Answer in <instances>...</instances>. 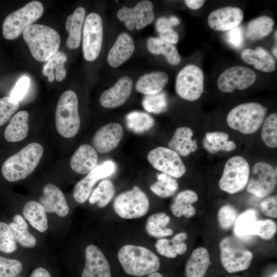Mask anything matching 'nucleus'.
<instances>
[{"instance_id":"obj_1","label":"nucleus","mask_w":277,"mask_h":277,"mask_svg":"<svg viewBox=\"0 0 277 277\" xmlns=\"http://www.w3.org/2000/svg\"><path fill=\"white\" fill-rule=\"evenodd\" d=\"M118 261L127 274L137 277L157 272L160 260L150 249L141 246L125 245L117 253Z\"/></svg>"},{"instance_id":"obj_2","label":"nucleus","mask_w":277,"mask_h":277,"mask_svg":"<svg viewBox=\"0 0 277 277\" xmlns=\"http://www.w3.org/2000/svg\"><path fill=\"white\" fill-rule=\"evenodd\" d=\"M43 153L44 148L40 144H28L5 161L2 167L3 176L11 182L25 179L36 168Z\"/></svg>"},{"instance_id":"obj_3","label":"nucleus","mask_w":277,"mask_h":277,"mask_svg":"<svg viewBox=\"0 0 277 277\" xmlns=\"http://www.w3.org/2000/svg\"><path fill=\"white\" fill-rule=\"evenodd\" d=\"M23 36L32 56L38 61H48L58 51L60 34L49 26L32 24L24 30Z\"/></svg>"},{"instance_id":"obj_4","label":"nucleus","mask_w":277,"mask_h":277,"mask_svg":"<svg viewBox=\"0 0 277 277\" xmlns=\"http://www.w3.org/2000/svg\"><path fill=\"white\" fill-rule=\"evenodd\" d=\"M56 129L62 136L72 138L80 129L81 120L78 97L72 90L64 92L60 96L55 113Z\"/></svg>"},{"instance_id":"obj_5","label":"nucleus","mask_w":277,"mask_h":277,"mask_svg":"<svg viewBox=\"0 0 277 277\" xmlns=\"http://www.w3.org/2000/svg\"><path fill=\"white\" fill-rule=\"evenodd\" d=\"M267 109L262 105L249 102L239 105L231 109L226 121L232 129L244 134L256 132L262 125Z\"/></svg>"},{"instance_id":"obj_6","label":"nucleus","mask_w":277,"mask_h":277,"mask_svg":"<svg viewBox=\"0 0 277 277\" xmlns=\"http://www.w3.org/2000/svg\"><path fill=\"white\" fill-rule=\"evenodd\" d=\"M44 6L37 1H32L9 14L3 25V34L8 40L17 38L29 26L42 15Z\"/></svg>"},{"instance_id":"obj_7","label":"nucleus","mask_w":277,"mask_h":277,"mask_svg":"<svg viewBox=\"0 0 277 277\" xmlns=\"http://www.w3.org/2000/svg\"><path fill=\"white\" fill-rule=\"evenodd\" d=\"M220 259L225 269L229 273L247 270L252 260V252L230 236L224 238L220 242Z\"/></svg>"},{"instance_id":"obj_8","label":"nucleus","mask_w":277,"mask_h":277,"mask_svg":"<svg viewBox=\"0 0 277 277\" xmlns=\"http://www.w3.org/2000/svg\"><path fill=\"white\" fill-rule=\"evenodd\" d=\"M250 179V167L243 156L236 155L226 162L219 181L220 188L229 194H235L243 190Z\"/></svg>"},{"instance_id":"obj_9","label":"nucleus","mask_w":277,"mask_h":277,"mask_svg":"<svg viewBox=\"0 0 277 277\" xmlns=\"http://www.w3.org/2000/svg\"><path fill=\"white\" fill-rule=\"evenodd\" d=\"M113 208L120 217L133 219L144 216L149 209L147 195L137 186L119 194L114 199Z\"/></svg>"},{"instance_id":"obj_10","label":"nucleus","mask_w":277,"mask_h":277,"mask_svg":"<svg viewBox=\"0 0 277 277\" xmlns=\"http://www.w3.org/2000/svg\"><path fill=\"white\" fill-rule=\"evenodd\" d=\"M204 75L198 66L189 64L178 73L175 81V91L177 95L188 101H195L204 91Z\"/></svg>"},{"instance_id":"obj_11","label":"nucleus","mask_w":277,"mask_h":277,"mask_svg":"<svg viewBox=\"0 0 277 277\" xmlns=\"http://www.w3.org/2000/svg\"><path fill=\"white\" fill-rule=\"evenodd\" d=\"M103 38L102 19L95 12L89 14L85 21L83 31V53L84 58L89 62L98 56L102 49Z\"/></svg>"},{"instance_id":"obj_12","label":"nucleus","mask_w":277,"mask_h":277,"mask_svg":"<svg viewBox=\"0 0 277 277\" xmlns=\"http://www.w3.org/2000/svg\"><path fill=\"white\" fill-rule=\"evenodd\" d=\"M276 183V168L274 169L267 163L259 162L252 167L247 190L255 196L264 198L272 193Z\"/></svg>"},{"instance_id":"obj_13","label":"nucleus","mask_w":277,"mask_h":277,"mask_svg":"<svg viewBox=\"0 0 277 277\" xmlns=\"http://www.w3.org/2000/svg\"><path fill=\"white\" fill-rule=\"evenodd\" d=\"M147 160L154 168L174 178L182 177L186 171L180 155L168 148L159 147L150 150Z\"/></svg>"},{"instance_id":"obj_14","label":"nucleus","mask_w":277,"mask_h":277,"mask_svg":"<svg viewBox=\"0 0 277 277\" xmlns=\"http://www.w3.org/2000/svg\"><path fill=\"white\" fill-rule=\"evenodd\" d=\"M256 79V74L251 69L235 66L228 68L220 75L217 85L222 92L230 93L236 89L243 90L249 88Z\"/></svg>"},{"instance_id":"obj_15","label":"nucleus","mask_w":277,"mask_h":277,"mask_svg":"<svg viewBox=\"0 0 277 277\" xmlns=\"http://www.w3.org/2000/svg\"><path fill=\"white\" fill-rule=\"evenodd\" d=\"M153 9L152 2L144 0L133 8L123 7L117 11L116 15L128 30H141L153 22L155 16Z\"/></svg>"},{"instance_id":"obj_16","label":"nucleus","mask_w":277,"mask_h":277,"mask_svg":"<svg viewBox=\"0 0 277 277\" xmlns=\"http://www.w3.org/2000/svg\"><path fill=\"white\" fill-rule=\"evenodd\" d=\"M123 136V128L117 123L107 124L99 129L92 139V146L100 153H106L114 149Z\"/></svg>"},{"instance_id":"obj_17","label":"nucleus","mask_w":277,"mask_h":277,"mask_svg":"<svg viewBox=\"0 0 277 277\" xmlns=\"http://www.w3.org/2000/svg\"><path fill=\"white\" fill-rule=\"evenodd\" d=\"M244 13L235 7H225L212 11L208 17L209 26L215 30L227 31L238 26L242 22Z\"/></svg>"},{"instance_id":"obj_18","label":"nucleus","mask_w":277,"mask_h":277,"mask_svg":"<svg viewBox=\"0 0 277 277\" xmlns=\"http://www.w3.org/2000/svg\"><path fill=\"white\" fill-rule=\"evenodd\" d=\"M82 277H111L108 260L94 245H88L85 249V265Z\"/></svg>"},{"instance_id":"obj_19","label":"nucleus","mask_w":277,"mask_h":277,"mask_svg":"<svg viewBox=\"0 0 277 277\" xmlns=\"http://www.w3.org/2000/svg\"><path fill=\"white\" fill-rule=\"evenodd\" d=\"M132 86L131 78L128 76H122L113 86L101 94L100 104L107 108H114L122 105L130 96Z\"/></svg>"},{"instance_id":"obj_20","label":"nucleus","mask_w":277,"mask_h":277,"mask_svg":"<svg viewBox=\"0 0 277 277\" xmlns=\"http://www.w3.org/2000/svg\"><path fill=\"white\" fill-rule=\"evenodd\" d=\"M39 203L47 212H53L61 217L69 213V208L64 193L53 184L47 183L44 186Z\"/></svg>"},{"instance_id":"obj_21","label":"nucleus","mask_w":277,"mask_h":277,"mask_svg":"<svg viewBox=\"0 0 277 277\" xmlns=\"http://www.w3.org/2000/svg\"><path fill=\"white\" fill-rule=\"evenodd\" d=\"M97 161L98 155L93 147L88 144H83L71 156L70 166L75 172L86 174L97 166Z\"/></svg>"},{"instance_id":"obj_22","label":"nucleus","mask_w":277,"mask_h":277,"mask_svg":"<svg viewBox=\"0 0 277 277\" xmlns=\"http://www.w3.org/2000/svg\"><path fill=\"white\" fill-rule=\"evenodd\" d=\"M134 48L130 35L126 32L121 33L108 52V63L114 68L120 66L132 56Z\"/></svg>"},{"instance_id":"obj_23","label":"nucleus","mask_w":277,"mask_h":277,"mask_svg":"<svg viewBox=\"0 0 277 277\" xmlns=\"http://www.w3.org/2000/svg\"><path fill=\"white\" fill-rule=\"evenodd\" d=\"M192 130L188 127L177 128L171 140L168 143L170 149L183 156H187L197 149L196 140H192Z\"/></svg>"},{"instance_id":"obj_24","label":"nucleus","mask_w":277,"mask_h":277,"mask_svg":"<svg viewBox=\"0 0 277 277\" xmlns=\"http://www.w3.org/2000/svg\"><path fill=\"white\" fill-rule=\"evenodd\" d=\"M242 60L246 63L264 72H271L276 68L272 56L265 49L258 47L255 50L246 48L241 53Z\"/></svg>"},{"instance_id":"obj_25","label":"nucleus","mask_w":277,"mask_h":277,"mask_svg":"<svg viewBox=\"0 0 277 277\" xmlns=\"http://www.w3.org/2000/svg\"><path fill=\"white\" fill-rule=\"evenodd\" d=\"M168 82V76L162 71H153L141 76L137 80L135 88L137 92L145 95H152L161 92Z\"/></svg>"},{"instance_id":"obj_26","label":"nucleus","mask_w":277,"mask_h":277,"mask_svg":"<svg viewBox=\"0 0 277 277\" xmlns=\"http://www.w3.org/2000/svg\"><path fill=\"white\" fill-rule=\"evenodd\" d=\"M210 263L208 250L203 247L195 249L185 265L186 277H204Z\"/></svg>"},{"instance_id":"obj_27","label":"nucleus","mask_w":277,"mask_h":277,"mask_svg":"<svg viewBox=\"0 0 277 277\" xmlns=\"http://www.w3.org/2000/svg\"><path fill=\"white\" fill-rule=\"evenodd\" d=\"M29 117V113L26 110L20 111L13 115L4 132V137L7 142H19L27 136Z\"/></svg>"},{"instance_id":"obj_28","label":"nucleus","mask_w":277,"mask_h":277,"mask_svg":"<svg viewBox=\"0 0 277 277\" xmlns=\"http://www.w3.org/2000/svg\"><path fill=\"white\" fill-rule=\"evenodd\" d=\"M85 15V9L83 7H77L73 14L67 18L65 28L69 32L66 45L70 49L79 47L81 41L82 26Z\"/></svg>"},{"instance_id":"obj_29","label":"nucleus","mask_w":277,"mask_h":277,"mask_svg":"<svg viewBox=\"0 0 277 277\" xmlns=\"http://www.w3.org/2000/svg\"><path fill=\"white\" fill-rule=\"evenodd\" d=\"M197 200L198 195L195 191L191 190L182 191L175 197L170 210L176 217H192L196 213V209L192 204Z\"/></svg>"},{"instance_id":"obj_30","label":"nucleus","mask_w":277,"mask_h":277,"mask_svg":"<svg viewBox=\"0 0 277 277\" xmlns=\"http://www.w3.org/2000/svg\"><path fill=\"white\" fill-rule=\"evenodd\" d=\"M229 138L228 134L223 131L207 132L203 139V146L211 154L232 151L236 148V145L234 142L229 141Z\"/></svg>"},{"instance_id":"obj_31","label":"nucleus","mask_w":277,"mask_h":277,"mask_svg":"<svg viewBox=\"0 0 277 277\" xmlns=\"http://www.w3.org/2000/svg\"><path fill=\"white\" fill-rule=\"evenodd\" d=\"M147 47L150 52L155 55L163 54L172 65L180 63L181 58L176 47L160 38L151 37L147 41Z\"/></svg>"},{"instance_id":"obj_32","label":"nucleus","mask_w":277,"mask_h":277,"mask_svg":"<svg viewBox=\"0 0 277 277\" xmlns=\"http://www.w3.org/2000/svg\"><path fill=\"white\" fill-rule=\"evenodd\" d=\"M23 213L31 225L41 232L48 228L46 212L37 202L30 201L24 206Z\"/></svg>"},{"instance_id":"obj_33","label":"nucleus","mask_w":277,"mask_h":277,"mask_svg":"<svg viewBox=\"0 0 277 277\" xmlns=\"http://www.w3.org/2000/svg\"><path fill=\"white\" fill-rule=\"evenodd\" d=\"M67 60L66 53L58 51L44 65L42 73L48 77L49 82H53L55 78L57 82H61L65 78L67 72L64 64Z\"/></svg>"},{"instance_id":"obj_34","label":"nucleus","mask_w":277,"mask_h":277,"mask_svg":"<svg viewBox=\"0 0 277 277\" xmlns=\"http://www.w3.org/2000/svg\"><path fill=\"white\" fill-rule=\"evenodd\" d=\"M170 222V217L164 212L150 215L146 224V230L151 236L163 238L173 234V230L167 226Z\"/></svg>"},{"instance_id":"obj_35","label":"nucleus","mask_w":277,"mask_h":277,"mask_svg":"<svg viewBox=\"0 0 277 277\" xmlns=\"http://www.w3.org/2000/svg\"><path fill=\"white\" fill-rule=\"evenodd\" d=\"M274 24V21L268 16L258 17L248 23L245 36L252 41L261 39L271 33Z\"/></svg>"},{"instance_id":"obj_36","label":"nucleus","mask_w":277,"mask_h":277,"mask_svg":"<svg viewBox=\"0 0 277 277\" xmlns=\"http://www.w3.org/2000/svg\"><path fill=\"white\" fill-rule=\"evenodd\" d=\"M126 124L131 131L142 133L152 128L154 121L152 117L147 113L134 111L127 114Z\"/></svg>"},{"instance_id":"obj_37","label":"nucleus","mask_w":277,"mask_h":277,"mask_svg":"<svg viewBox=\"0 0 277 277\" xmlns=\"http://www.w3.org/2000/svg\"><path fill=\"white\" fill-rule=\"evenodd\" d=\"M150 188L158 196L167 198L177 191L179 184L174 177L162 172L157 174V181L150 186Z\"/></svg>"},{"instance_id":"obj_38","label":"nucleus","mask_w":277,"mask_h":277,"mask_svg":"<svg viewBox=\"0 0 277 277\" xmlns=\"http://www.w3.org/2000/svg\"><path fill=\"white\" fill-rule=\"evenodd\" d=\"M180 24V20L174 16L169 18L164 16L159 17L155 23V28L160 38L171 44H175L179 38L178 33L172 27Z\"/></svg>"},{"instance_id":"obj_39","label":"nucleus","mask_w":277,"mask_h":277,"mask_svg":"<svg viewBox=\"0 0 277 277\" xmlns=\"http://www.w3.org/2000/svg\"><path fill=\"white\" fill-rule=\"evenodd\" d=\"M115 193V188L113 183L108 180L101 181L92 191L89 202L91 204L97 203L100 208L107 206L111 201Z\"/></svg>"},{"instance_id":"obj_40","label":"nucleus","mask_w":277,"mask_h":277,"mask_svg":"<svg viewBox=\"0 0 277 277\" xmlns=\"http://www.w3.org/2000/svg\"><path fill=\"white\" fill-rule=\"evenodd\" d=\"M256 221V212L253 209H248L241 214L238 216L234 225L235 235L241 238L253 235Z\"/></svg>"},{"instance_id":"obj_41","label":"nucleus","mask_w":277,"mask_h":277,"mask_svg":"<svg viewBox=\"0 0 277 277\" xmlns=\"http://www.w3.org/2000/svg\"><path fill=\"white\" fill-rule=\"evenodd\" d=\"M99 181L91 172L74 186L73 197L78 203L85 202L90 197L93 186Z\"/></svg>"},{"instance_id":"obj_42","label":"nucleus","mask_w":277,"mask_h":277,"mask_svg":"<svg viewBox=\"0 0 277 277\" xmlns=\"http://www.w3.org/2000/svg\"><path fill=\"white\" fill-rule=\"evenodd\" d=\"M261 138L266 146L274 148L277 147V114L268 115L263 123Z\"/></svg>"},{"instance_id":"obj_43","label":"nucleus","mask_w":277,"mask_h":277,"mask_svg":"<svg viewBox=\"0 0 277 277\" xmlns=\"http://www.w3.org/2000/svg\"><path fill=\"white\" fill-rule=\"evenodd\" d=\"M167 100L164 92L156 94L146 95L142 101V106L149 112L159 114L167 109Z\"/></svg>"},{"instance_id":"obj_44","label":"nucleus","mask_w":277,"mask_h":277,"mask_svg":"<svg viewBox=\"0 0 277 277\" xmlns=\"http://www.w3.org/2000/svg\"><path fill=\"white\" fill-rule=\"evenodd\" d=\"M9 226L14 238L21 246L27 248H33L36 245L35 238L30 233L28 229L27 224L18 225L13 222L9 223Z\"/></svg>"},{"instance_id":"obj_45","label":"nucleus","mask_w":277,"mask_h":277,"mask_svg":"<svg viewBox=\"0 0 277 277\" xmlns=\"http://www.w3.org/2000/svg\"><path fill=\"white\" fill-rule=\"evenodd\" d=\"M16 249V241L9 225L0 222V251L9 253Z\"/></svg>"},{"instance_id":"obj_46","label":"nucleus","mask_w":277,"mask_h":277,"mask_svg":"<svg viewBox=\"0 0 277 277\" xmlns=\"http://www.w3.org/2000/svg\"><path fill=\"white\" fill-rule=\"evenodd\" d=\"M276 231L277 225L273 220H257L254 225L253 235H258L265 240H269L275 236Z\"/></svg>"},{"instance_id":"obj_47","label":"nucleus","mask_w":277,"mask_h":277,"mask_svg":"<svg viewBox=\"0 0 277 277\" xmlns=\"http://www.w3.org/2000/svg\"><path fill=\"white\" fill-rule=\"evenodd\" d=\"M236 209L232 205H225L219 210L217 219L220 227L224 230L231 228L238 217Z\"/></svg>"},{"instance_id":"obj_48","label":"nucleus","mask_w":277,"mask_h":277,"mask_svg":"<svg viewBox=\"0 0 277 277\" xmlns=\"http://www.w3.org/2000/svg\"><path fill=\"white\" fill-rule=\"evenodd\" d=\"M23 270V265L19 261L0 256V277H15Z\"/></svg>"},{"instance_id":"obj_49","label":"nucleus","mask_w":277,"mask_h":277,"mask_svg":"<svg viewBox=\"0 0 277 277\" xmlns=\"http://www.w3.org/2000/svg\"><path fill=\"white\" fill-rule=\"evenodd\" d=\"M19 107V102L12 101L9 96H5L0 99V126L13 116Z\"/></svg>"},{"instance_id":"obj_50","label":"nucleus","mask_w":277,"mask_h":277,"mask_svg":"<svg viewBox=\"0 0 277 277\" xmlns=\"http://www.w3.org/2000/svg\"><path fill=\"white\" fill-rule=\"evenodd\" d=\"M30 78L26 76L22 77L15 84L10 94L13 102H19L26 94L30 86Z\"/></svg>"},{"instance_id":"obj_51","label":"nucleus","mask_w":277,"mask_h":277,"mask_svg":"<svg viewBox=\"0 0 277 277\" xmlns=\"http://www.w3.org/2000/svg\"><path fill=\"white\" fill-rule=\"evenodd\" d=\"M262 212L266 216L276 218L277 217V195L274 194L265 197L261 203Z\"/></svg>"},{"instance_id":"obj_52","label":"nucleus","mask_w":277,"mask_h":277,"mask_svg":"<svg viewBox=\"0 0 277 277\" xmlns=\"http://www.w3.org/2000/svg\"><path fill=\"white\" fill-rule=\"evenodd\" d=\"M115 169V163L111 160H107L96 166L90 172L100 180L112 175Z\"/></svg>"},{"instance_id":"obj_53","label":"nucleus","mask_w":277,"mask_h":277,"mask_svg":"<svg viewBox=\"0 0 277 277\" xmlns=\"http://www.w3.org/2000/svg\"><path fill=\"white\" fill-rule=\"evenodd\" d=\"M155 247L160 254L166 258L174 259L177 255L170 240L161 238L156 242Z\"/></svg>"},{"instance_id":"obj_54","label":"nucleus","mask_w":277,"mask_h":277,"mask_svg":"<svg viewBox=\"0 0 277 277\" xmlns=\"http://www.w3.org/2000/svg\"><path fill=\"white\" fill-rule=\"evenodd\" d=\"M243 30L241 26L231 29L226 33V39L232 47L240 48L244 43Z\"/></svg>"},{"instance_id":"obj_55","label":"nucleus","mask_w":277,"mask_h":277,"mask_svg":"<svg viewBox=\"0 0 277 277\" xmlns=\"http://www.w3.org/2000/svg\"><path fill=\"white\" fill-rule=\"evenodd\" d=\"M177 255H182L187 250V245L185 242H176L170 240Z\"/></svg>"},{"instance_id":"obj_56","label":"nucleus","mask_w":277,"mask_h":277,"mask_svg":"<svg viewBox=\"0 0 277 277\" xmlns=\"http://www.w3.org/2000/svg\"><path fill=\"white\" fill-rule=\"evenodd\" d=\"M30 277H51L47 270L43 267H37L32 272Z\"/></svg>"},{"instance_id":"obj_57","label":"nucleus","mask_w":277,"mask_h":277,"mask_svg":"<svg viewBox=\"0 0 277 277\" xmlns=\"http://www.w3.org/2000/svg\"><path fill=\"white\" fill-rule=\"evenodd\" d=\"M184 2L188 8L196 10L201 8L205 1L204 0H185Z\"/></svg>"},{"instance_id":"obj_58","label":"nucleus","mask_w":277,"mask_h":277,"mask_svg":"<svg viewBox=\"0 0 277 277\" xmlns=\"http://www.w3.org/2000/svg\"><path fill=\"white\" fill-rule=\"evenodd\" d=\"M147 277H163V276L160 273L157 272H155L148 275Z\"/></svg>"},{"instance_id":"obj_59","label":"nucleus","mask_w":277,"mask_h":277,"mask_svg":"<svg viewBox=\"0 0 277 277\" xmlns=\"http://www.w3.org/2000/svg\"><path fill=\"white\" fill-rule=\"evenodd\" d=\"M276 49H277L276 45H275V47H274V48L273 49V51H272V53H273L274 56L276 58H277Z\"/></svg>"},{"instance_id":"obj_60","label":"nucleus","mask_w":277,"mask_h":277,"mask_svg":"<svg viewBox=\"0 0 277 277\" xmlns=\"http://www.w3.org/2000/svg\"><path fill=\"white\" fill-rule=\"evenodd\" d=\"M276 32H277V31H276V30L275 31V32H274V36H275V41H276V40H277V34H276Z\"/></svg>"},{"instance_id":"obj_61","label":"nucleus","mask_w":277,"mask_h":277,"mask_svg":"<svg viewBox=\"0 0 277 277\" xmlns=\"http://www.w3.org/2000/svg\"><path fill=\"white\" fill-rule=\"evenodd\" d=\"M272 277H277L276 272H275V274Z\"/></svg>"},{"instance_id":"obj_62","label":"nucleus","mask_w":277,"mask_h":277,"mask_svg":"<svg viewBox=\"0 0 277 277\" xmlns=\"http://www.w3.org/2000/svg\"><path fill=\"white\" fill-rule=\"evenodd\" d=\"M15 277H22V276H15Z\"/></svg>"},{"instance_id":"obj_63","label":"nucleus","mask_w":277,"mask_h":277,"mask_svg":"<svg viewBox=\"0 0 277 277\" xmlns=\"http://www.w3.org/2000/svg\"><path fill=\"white\" fill-rule=\"evenodd\" d=\"M233 277H240V276H233Z\"/></svg>"}]
</instances>
